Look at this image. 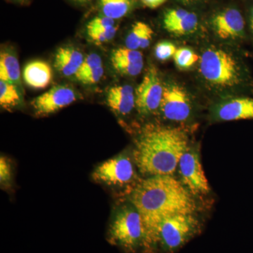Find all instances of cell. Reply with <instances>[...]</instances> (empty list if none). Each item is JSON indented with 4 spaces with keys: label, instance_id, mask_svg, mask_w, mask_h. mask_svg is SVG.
<instances>
[{
    "label": "cell",
    "instance_id": "19",
    "mask_svg": "<svg viewBox=\"0 0 253 253\" xmlns=\"http://www.w3.org/2000/svg\"><path fill=\"white\" fill-rule=\"evenodd\" d=\"M0 79L16 84L23 90L19 63L11 51H1L0 54Z\"/></svg>",
    "mask_w": 253,
    "mask_h": 253
},
{
    "label": "cell",
    "instance_id": "20",
    "mask_svg": "<svg viewBox=\"0 0 253 253\" xmlns=\"http://www.w3.org/2000/svg\"><path fill=\"white\" fill-rule=\"evenodd\" d=\"M98 4L101 14L116 21L129 14L133 0H98Z\"/></svg>",
    "mask_w": 253,
    "mask_h": 253
},
{
    "label": "cell",
    "instance_id": "22",
    "mask_svg": "<svg viewBox=\"0 0 253 253\" xmlns=\"http://www.w3.org/2000/svg\"><path fill=\"white\" fill-rule=\"evenodd\" d=\"M174 59L178 68L186 70L193 67L199 61L200 57L189 48H179L176 49Z\"/></svg>",
    "mask_w": 253,
    "mask_h": 253
},
{
    "label": "cell",
    "instance_id": "31",
    "mask_svg": "<svg viewBox=\"0 0 253 253\" xmlns=\"http://www.w3.org/2000/svg\"><path fill=\"white\" fill-rule=\"evenodd\" d=\"M179 2L182 3L184 4H191L193 3L196 2V1H199V0H177Z\"/></svg>",
    "mask_w": 253,
    "mask_h": 253
},
{
    "label": "cell",
    "instance_id": "10",
    "mask_svg": "<svg viewBox=\"0 0 253 253\" xmlns=\"http://www.w3.org/2000/svg\"><path fill=\"white\" fill-rule=\"evenodd\" d=\"M77 99V93L71 86L55 85L33 99L31 105L36 116L44 117L67 107Z\"/></svg>",
    "mask_w": 253,
    "mask_h": 253
},
{
    "label": "cell",
    "instance_id": "29",
    "mask_svg": "<svg viewBox=\"0 0 253 253\" xmlns=\"http://www.w3.org/2000/svg\"><path fill=\"white\" fill-rule=\"evenodd\" d=\"M140 1L144 6H147L150 9H156L164 4L167 0H140Z\"/></svg>",
    "mask_w": 253,
    "mask_h": 253
},
{
    "label": "cell",
    "instance_id": "3",
    "mask_svg": "<svg viewBox=\"0 0 253 253\" xmlns=\"http://www.w3.org/2000/svg\"><path fill=\"white\" fill-rule=\"evenodd\" d=\"M199 71L205 86L217 94H232L246 84L244 64L237 55L222 46L211 45L203 51Z\"/></svg>",
    "mask_w": 253,
    "mask_h": 253
},
{
    "label": "cell",
    "instance_id": "30",
    "mask_svg": "<svg viewBox=\"0 0 253 253\" xmlns=\"http://www.w3.org/2000/svg\"><path fill=\"white\" fill-rule=\"evenodd\" d=\"M69 1L76 4L86 5L91 4L95 1H98V0H69Z\"/></svg>",
    "mask_w": 253,
    "mask_h": 253
},
{
    "label": "cell",
    "instance_id": "33",
    "mask_svg": "<svg viewBox=\"0 0 253 253\" xmlns=\"http://www.w3.org/2000/svg\"><path fill=\"white\" fill-rule=\"evenodd\" d=\"M11 1H16V2L18 3H26L29 1V0H11Z\"/></svg>",
    "mask_w": 253,
    "mask_h": 253
},
{
    "label": "cell",
    "instance_id": "1",
    "mask_svg": "<svg viewBox=\"0 0 253 253\" xmlns=\"http://www.w3.org/2000/svg\"><path fill=\"white\" fill-rule=\"evenodd\" d=\"M126 199L140 212L157 246L156 230L162 219L179 213L196 214L199 208L196 197L174 175L144 177Z\"/></svg>",
    "mask_w": 253,
    "mask_h": 253
},
{
    "label": "cell",
    "instance_id": "28",
    "mask_svg": "<svg viewBox=\"0 0 253 253\" xmlns=\"http://www.w3.org/2000/svg\"><path fill=\"white\" fill-rule=\"evenodd\" d=\"M101 66H103V61L101 56L96 53H91L84 58V62L82 65L81 69L77 75L87 72V71L101 67Z\"/></svg>",
    "mask_w": 253,
    "mask_h": 253
},
{
    "label": "cell",
    "instance_id": "16",
    "mask_svg": "<svg viewBox=\"0 0 253 253\" xmlns=\"http://www.w3.org/2000/svg\"><path fill=\"white\" fill-rule=\"evenodd\" d=\"M84 58L79 49L73 46H63L59 48L55 54L54 67L63 76L76 77L84 62Z\"/></svg>",
    "mask_w": 253,
    "mask_h": 253
},
{
    "label": "cell",
    "instance_id": "18",
    "mask_svg": "<svg viewBox=\"0 0 253 253\" xmlns=\"http://www.w3.org/2000/svg\"><path fill=\"white\" fill-rule=\"evenodd\" d=\"M154 31L147 23L137 21L131 26L126 39V46L133 50L146 49L152 41Z\"/></svg>",
    "mask_w": 253,
    "mask_h": 253
},
{
    "label": "cell",
    "instance_id": "7",
    "mask_svg": "<svg viewBox=\"0 0 253 253\" xmlns=\"http://www.w3.org/2000/svg\"><path fill=\"white\" fill-rule=\"evenodd\" d=\"M177 172L179 180L195 197L205 196L211 192L203 169L199 148L189 145L179 160Z\"/></svg>",
    "mask_w": 253,
    "mask_h": 253
},
{
    "label": "cell",
    "instance_id": "13",
    "mask_svg": "<svg viewBox=\"0 0 253 253\" xmlns=\"http://www.w3.org/2000/svg\"><path fill=\"white\" fill-rule=\"evenodd\" d=\"M163 25L166 31L172 34L186 36L197 30L199 18L197 15L186 9H169L163 16Z\"/></svg>",
    "mask_w": 253,
    "mask_h": 253
},
{
    "label": "cell",
    "instance_id": "15",
    "mask_svg": "<svg viewBox=\"0 0 253 253\" xmlns=\"http://www.w3.org/2000/svg\"><path fill=\"white\" fill-rule=\"evenodd\" d=\"M106 103L118 116H128L136 108L135 91L127 84L113 86L108 91Z\"/></svg>",
    "mask_w": 253,
    "mask_h": 253
},
{
    "label": "cell",
    "instance_id": "6",
    "mask_svg": "<svg viewBox=\"0 0 253 253\" xmlns=\"http://www.w3.org/2000/svg\"><path fill=\"white\" fill-rule=\"evenodd\" d=\"M137 170L133 156L125 152L99 164L91 177L96 182L127 197L141 179Z\"/></svg>",
    "mask_w": 253,
    "mask_h": 253
},
{
    "label": "cell",
    "instance_id": "32",
    "mask_svg": "<svg viewBox=\"0 0 253 253\" xmlns=\"http://www.w3.org/2000/svg\"><path fill=\"white\" fill-rule=\"evenodd\" d=\"M251 28L253 34V9H252V11H251Z\"/></svg>",
    "mask_w": 253,
    "mask_h": 253
},
{
    "label": "cell",
    "instance_id": "4",
    "mask_svg": "<svg viewBox=\"0 0 253 253\" xmlns=\"http://www.w3.org/2000/svg\"><path fill=\"white\" fill-rule=\"evenodd\" d=\"M106 240L124 253H161L140 212L127 199L113 208Z\"/></svg>",
    "mask_w": 253,
    "mask_h": 253
},
{
    "label": "cell",
    "instance_id": "27",
    "mask_svg": "<svg viewBox=\"0 0 253 253\" xmlns=\"http://www.w3.org/2000/svg\"><path fill=\"white\" fill-rule=\"evenodd\" d=\"M176 46L169 42L158 43L155 48V54L160 61H165L174 57L176 51Z\"/></svg>",
    "mask_w": 253,
    "mask_h": 253
},
{
    "label": "cell",
    "instance_id": "14",
    "mask_svg": "<svg viewBox=\"0 0 253 253\" xmlns=\"http://www.w3.org/2000/svg\"><path fill=\"white\" fill-rule=\"evenodd\" d=\"M111 60L113 68L123 76L134 77L140 74L144 68V58L141 51L126 46L115 49Z\"/></svg>",
    "mask_w": 253,
    "mask_h": 253
},
{
    "label": "cell",
    "instance_id": "8",
    "mask_svg": "<svg viewBox=\"0 0 253 253\" xmlns=\"http://www.w3.org/2000/svg\"><path fill=\"white\" fill-rule=\"evenodd\" d=\"M192 99L185 88L175 81L164 83V91L159 113L164 120L185 123L193 114Z\"/></svg>",
    "mask_w": 253,
    "mask_h": 253
},
{
    "label": "cell",
    "instance_id": "24",
    "mask_svg": "<svg viewBox=\"0 0 253 253\" xmlns=\"http://www.w3.org/2000/svg\"><path fill=\"white\" fill-rule=\"evenodd\" d=\"M118 32V26L107 28V29L94 30V31H86L88 38L91 42L96 44H103L112 41Z\"/></svg>",
    "mask_w": 253,
    "mask_h": 253
},
{
    "label": "cell",
    "instance_id": "11",
    "mask_svg": "<svg viewBox=\"0 0 253 253\" xmlns=\"http://www.w3.org/2000/svg\"><path fill=\"white\" fill-rule=\"evenodd\" d=\"M211 23L215 36L223 41H236L244 38L245 21L239 10H221L212 16Z\"/></svg>",
    "mask_w": 253,
    "mask_h": 253
},
{
    "label": "cell",
    "instance_id": "5",
    "mask_svg": "<svg viewBox=\"0 0 253 253\" xmlns=\"http://www.w3.org/2000/svg\"><path fill=\"white\" fill-rule=\"evenodd\" d=\"M202 224L196 214L179 213L164 218L156 230L160 253H174L200 234Z\"/></svg>",
    "mask_w": 253,
    "mask_h": 253
},
{
    "label": "cell",
    "instance_id": "21",
    "mask_svg": "<svg viewBox=\"0 0 253 253\" xmlns=\"http://www.w3.org/2000/svg\"><path fill=\"white\" fill-rule=\"evenodd\" d=\"M23 90L16 84L0 81V105L2 109L11 111L23 103Z\"/></svg>",
    "mask_w": 253,
    "mask_h": 253
},
{
    "label": "cell",
    "instance_id": "25",
    "mask_svg": "<svg viewBox=\"0 0 253 253\" xmlns=\"http://www.w3.org/2000/svg\"><path fill=\"white\" fill-rule=\"evenodd\" d=\"M116 26V23L115 20L101 14L91 18L86 24V31L107 29V28H113Z\"/></svg>",
    "mask_w": 253,
    "mask_h": 253
},
{
    "label": "cell",
    "instance_id": "17",
    "mask_svg": "<svg viewBox=\"0 0 253 253\" xmlns=\"http://www.w3.org/2000/svg\"><path fill=\"white\" fill-rule=\"evenodd\" d=\"M52 69L49 63L43 61L28 63L23 69V78L28 86L34 89H44L52 80Z\"/></svg>",
    "mask_w": 253,
    "mask_h": 253
},
{
    "label": "cell",
    "instance_id": "9",
    "mask_svg": "<svg viewBox=\"0 0 253 253\" xmlns=\"http://www.w3.org/2000/svg\"><path fill=\"white\" fill-rule=\"evenodd\" d=\"M163 91L164 83L161 81L158 70L151 66L135 91L138 113L145 117L159 112Z\"/></svg>",
    "mask_w": 253,
    "mask_h": 253
},
{
    "label": "cell",
    "instance_id": "23",
    "mask_svg": "<svg viewBox=\"0 0 253 253\" xmlns=\"http://www.w3.org/2000/svg\"><path fill=\"white\" fill-rule=\"evenodd\" d=\"M14 168L9 158L1 156L0 158V185L2 189H9L13 184Z\"/></svg>",
    "mask_w": 253,
    "mask_h": 253
},
{
    "label": "cell",
    "instance_id": "26",
    "mask_svg": "<svg viewBox=\"0 0 253 253\" xmlns=\"http://www.w3.org/2000/svg\"><path fill=\"white\" fill-rule=\"evenodd\" d=\"M104 75V66L95 68L87 72L78 74L76 76V79L84 84H94L99 83Z\"/></svg>",
    "mask_w": 253,
    "mask_h": 253
},
{
    "label": "cell",
    "instance_id": "2",
    "mask_svg": "<svg viewBox=\"0 0 253 253\" xmlns=\"http://www.w3.org/2000/svg\"><path fill=\"white\" fill-rule=\"evenodd\" d=\"M189 145V136L182 128L149 123L134 139L132 156L144 177L174 175Z\"/></svg>",
    "mask_w": 253,
    "mask_h": 253
},
{
    "label": "cell",
    "instance_id": "12",
    "mask_svg": "<svg viewBox=\"0 0 253 253\" xmlns=\"http://www.w3.org/2000/svg\"><path fill=\"white\" fill-rule=\"evenodd\" d=\"M214 122L253 119V98H229L214 105L211 111Z\"/></svg>",
    "mask_w": 253,
    "mask_h": 253
}]
</instances>
